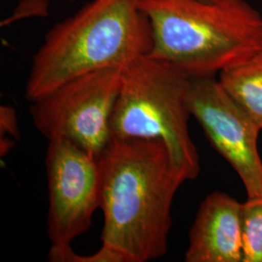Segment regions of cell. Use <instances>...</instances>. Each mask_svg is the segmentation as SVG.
Listing matches in <instances>:
<instances>
[{
	"instance_id": "2",
	"label": "cell",
	"mask_w": 262,
	"mask_h": 262,
	"mask_svg": "<svg viewBox=\"0 0 262 262\" xmlns=\"http://www.w3.org/2000/svg\"><path fill=\"white\" fill-rule=\"evenodd\" d=\"M151 46L140 0H92L46 34L32 57L26 98L33 102L80 76L125 67Z\"/></svg>"
},
{
	"instance_id": "10",
	"label": "cell",
	"mask_w": 262,
	"mask_h": 262,
	"mask_svg": "<svg viewBox=\"0 0 262 262\" xmlns=\"http://www.w3.org/2000/svg\"><path fill=\"white\" fill-rule=\"evenodd\" d=\"M243 262H262V197L243 203Z\"/></svg>"
},
{
	"instance_id": "9",
	"label": "cell",
	"mask_w": 262,
	"mask_h": 262,
	"mask_svg": "<svg viewBox=\"0 0 262 262\" xmlns=\"http://www.w3.org/2000/svg\"><path fill=\"white\" fill-rule=\"evenodd\" d=\"M217 80L262 131V52L222 71Z\"/></svg>"
},
{
	"instance_id": "7",
	"label": "cell",
	"mask_w": 262,
	"mask_h": 262,
	"mask_svg": "<svg viewBox=\"0 0 262 262\" xmlns=\"http://www.w3.org/2000/svg\"><path fill=\"white\" fill-rule=\"evenodd\" d=\"M188 107L211 145L234 169L248 198L262 197V132L215 77L191 78Z\"/></svg>"
},
{
	"instance_id": "11",
	"label": "cell",
	"mask_w": 262,
	"mask_h": 262,
	"mask_svg": "<svg viewBox=\"0 0 262 262\" xmlns=\"http://www.w3.org/2000/svg\"><path fill=\"white\" fill-rule=\"evenodd\" d=\"M48 258L52 262H124L119 253L103 246L91 255H79L71 246L51 247Z\"/></svg>"
},
{
	"instance_id": "4",
	"label": "cell",
	"mask_w": 262,
	"mask_h": 262,
	"mask_svg": "<svg viewBox=\"0 0 262 262\" xmlns=\"http://www.w3.org/2000/svg\"><path fill=\"white\" fill-rule=\"evenodd\" d=\"M191 78L150 56L122 70L111 119L112 137L162 142L175 166L192 181L200 174V157L191 139L188 91Z\"/></svg>"
},
{
	"instance_id": "13",
	"label": "cell",
	"mask_w": 262,
	"mask_h": 262,
	"mask_svg": "<svg viewBox=\"0 0 262 262\" xmlns=\"http://www.w3.org/2000/svg\"><path fill=\"white\" fill-rule=\"evenodd\" d=\"M0 125L1 136L8 134L15 137H19V131L17 125V118L15 110L8 106H2L0 109Z\"/></svg>"
},
{
	"instance_id": "8",
	"label": "cell",
	"mask_w": 262,
	"mask_h": 262,
	"mask_svg": "<svg viewBox=\"0 0 262 262\" xmlns=\"http://www.w3.org/2000/svg\"><path fill=\"white\" fill-rule=\"evenodd\" d=\"M243 203L214 191L197 210L185 261L243 262Z\"/></svg>"
},
{
	"instance_id": "1",
	"label": "cell",
	"mask_w": 262,
	"mask_h": 262,
	"mask_svg": "<svg viewBox=\"0 0 262 262\" xmlns=\"http://www.w3.org/2000/svg\"><path fill=\"white\" fill-rule=\"evenodd\" d=\"M103 247L124 262H148L168 252L172 205L185 182L158 140L112 137L99 158Z\"/></svg>"
},
{
	"instance_id": "6",
	"label": "cell",
	"mask_w": 262,
	"mask_h": 262,
	"mask_svg": "<svg viewBox=\"0 0 262 262\" xmlns=\"http://www.w3.org/2000/svg\"><path fill=\"white\" fill-rule=\"evenodd\" d=\"M48 141V237L51 247L71 246L91 228L100 208L99 159L67 139Z\"/></svg>"
},
{
	"instance_id": "12",
	"label": "cell",
	"mask_w": 262,
	"mask_h": 262,
	"mask_svg": "<svg viewBox=\"0 0 262 262\" xmlns=\"http://www.w3.org/2000/svg\"><path fill=\"white\" fill-rule=\"evenodd\" d=\"M17 8L18 9H16L13 15V19L3 21L2 26L8 25L9 21L14 19H23L25 17H45L47 15L48 3L44 0H23Z\"/></svg>"
},
{
	"instance_id": "14",
	"label": "cell",
	"mask_w": 262,
	"mask_h": 262,
	"mask_svg": "<svg viewBox=\"0 0 262 262\" xmlns=\"http://www.w3.org/2000/svg\"><path fill=\"white\" fill-rule=\"evenodd\" d=\"M58 1H62V2H74L76 0H58Z\"/></svg>"
},
{
	"instance_id": "3",
	"label": "cell",
	"mask_w": 262,
	"mask_h": 262,
	"mask_svg": "<svg viewBox=\"0 0 262 262\" xmlns=\"http://www.w3.org/2000/svg\"><path fill=\"white\" fill-rule=\"evenodd\" d=\"M156 59L215 77L262 52V15L248 0H140Z\"/></svg>"
},
{
	"instance_id": "5",
	"label": "cell",
	"mask_w": 262,
	"mask_h": 262,
	"mask_svg": "<svg viewBox=\"0 0 262 262\" xmlns=\"http://www.w3.org/2000/svg\"><path fill=\"white\" fill-rule=\"evenodd\" d=\"M123 68L80 76L31 102L35 128L48 140L67 139L99 159L112 139L111 119Z\"/></svg>"
}]
</instances>
